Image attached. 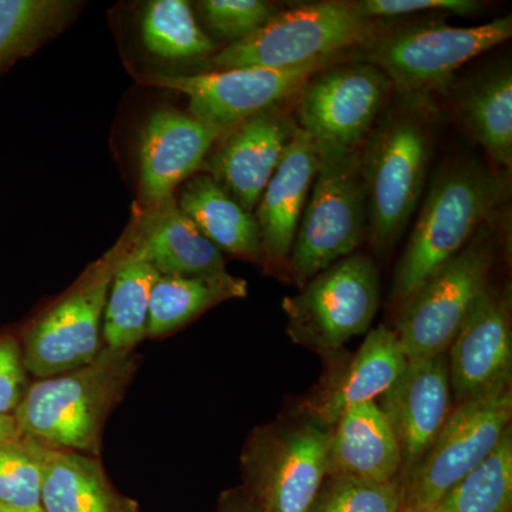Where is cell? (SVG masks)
Segmentation results:
<instances>
[{
  "mask_svg": "<svg viewBox=\"0 0 512 512\" xmlns=\"http://www.w3.org/2000/svg\"><path fill=\"white\" fill-rule=\"evenodd\" d=\"M504 188L493 171L477 163L451 165L437 175L397 265L392 289L397 305L466 247L503 200Z\"/></svg>",
  "mask_w": 512,
  "mask_h": 512,
  "instance_id": "obj_1",
  "label": "cell"
},
{
  "mask_svg": "<svg viewBox=\"0 0 512 512\" xmlns=\"http://www.w3.org/2000/svg\"><path fill=\"white\" fill-rule=\"evenodd\" d=\"M134 366L131 352L104 348L89 365L33 384L13 414L20 433L50 447L96 451Z\"/></svg>",
  "mask_w": 512,
  "mask_h": 512,
  "instance_id": "obj_2",
  "label": "cell"
},
{
  "mask_svg": "<svg viewBox=\"0 0 512 512\" xmlns=\"http://www.w3.org/2000/svg\"><path fill=\"white\" fill-rule=\"evenodd\" d=\"M416 101L390 111L362 150L366 217L372 247L390 251L402 238L423 195L431 138Z\"/></svg>",
  "mask_w": 512,
  "mask_h": 512,
  "instance_id": "obj_3",
  "label": "cell"
},
{
  "mask_svg": "<svg viewBox=\"0 0 512 512\" xmlns=\"http://www.w3.org/2000/svg\"><path fill=\"white\" fill-rule=\"evenodd\" d=\"M356 2L309 3L278 12L251 36L229 43L208 59L215 70L266 67L289 69L342 56L366 45L377 33Z\"/></svg>",
  "mask_w": 512,
  "mask_h": 512,
  "instance_id": "obj_4",
  "label": "cell"
},
{
  "mask_svg": "<svg viewBox=\"0 0 512 512\" xmlns=\"http://www.w3.org/2000/svg\"><path fill=\"white\" fill-rule=\"evenodd\" d=\"M366 224L362 148L319 147L318 173L286 261L296 284L355 254Z\"/></svg>",
  "mask_w": 512,
  "mask_h": 512,
  "instance_id": "obj_5",
  "label": "cell"
},
{
  "mask_svg": "<svg viewBox=\"0 0 512 512\" xmlns=\"http://www.w3.org/2000/svg\"><path fill=\"white\" fill-rule=\"evenodd\" d=\"M332 429L308 416L255 431L242 458V488L261 512L309 511L328 476Z\"/></svg>",
  "mask_w": 512,
  "mask_h": 512,
  "instance_id": "obj_6",
  "label": "cell"
},
{
  "mask_svg": "<svg viewBox=\"0 0 512 512\" xmlns=\"http://www.w3.org/2000/svg\"><path fill=\"white\" fill-rule=\"evenodd\" d=\"M493 237H476L400 306L394 332L407 360L444 355L474 306L488 289L493 268Z\"/></svg>",
  "mask_w": 512,
  "mask_h": 512,
  "instance_id": "obj_7",
  "label": "cell"
},
{
  "mask_svg": "<svg viewBox=\"0 0 512 512\" xmlns=\"http://www.w3.org/2000/svg\"><path fill=\"white\" fill-rule=\"evenodd\" d=\"M511 36V16L470 28L423 22L370 40L360 62L382 70L399 92L419 97L444 89L464 63Z\"/></svg>",
  "mask_w": 512,
  "mask_h": 512,
  "instance_id": "obj_8",
  "label": "cell"
},
{
  "mask_svg": "<svg viewBox=\"0 0 512 512\" xmlns=\"http://www.w3.org/2000/svg\"><path fill=\"white\" fill-rule=\"evenodd\" d=\"M302 286L298 295L282 302L293 342L330 352L369 330L380 292L379 274L369 256H346Z\"/></svg>",
  "mask_w": 512,
  "mask_h": 512,
  "instance_id": "obj_9",
  "label": "cell"
},
{
  "mask_svg": "<svg viewBox=\"0 0 512 512\" xmlns=\"http://www.w3.org/2000/svg\"><path fill=\"white\" fill-rule=\"evenodd\" d=\"M511 384L457 404L420 463L403 481V507L433 508L510 429Z\"/></svg>",
  "mask_w": 512,
  "mask_h": 512,
  "instance_id": "obj_10",
  "label": "cell"
},
{
  "mask_svg": "<svg viewBox=\"0 0 512 512\" xmlns=\"http://www.w3.org/2000/svg\"><path fill=\"white\" fill-rule=\"evenodd\" d=\"M124 254L123 248H114L66 298L33 323L23 353L26 370L33 376L64 375L89 365L99 355L107 295Z\"/></svg>",
  "mask_w": 512,
  "mask_h": 512,
  "instance_id": "obj_11",
  "label": "cell"
},
{
  "mask_svg": "<svg viewBox=\"0 0 512 512\" xmlns=\"http://www.w3.org/2000/svg\"><path fill=\"white\" fill-rule=\"evenodd\" d=\"M393 86L372 64H333L303 86L296 126L319 147L359 150Z\"/></svg>",
  "mask_w": 512,
  "mask_h": 512,
  "instance_id": "obj_12",
  "label": "cell"
},
{
  "mask_svg": "<svg viewBox=\"0 0 512 512\" xmlns=\"http://www.w3.org/2000/svg\"><path fill=\"white\" fill-rule=\"evenodd\" d=\"M340 60L342 56L289 69L242 67L198 74H158L150 82L185 94L190 116L227 131L299 94L312 76Z\"/></svg>",
  "mask_w": 512,
  "mask_h": 512,
  "instance_id": "obj_13",
  "label": "cell"
},
{
  "mask_svg": "<svg viewBox=\"0 0 512 512\" xmlns=\"http://www.w3.org/2000/svg\"><path fill=\"white\" fill-rule=\"evenodd\" d=\"M446 356L457 404L511 384L510 295L487 289L458 330Z\"/></svg>",
  "mask_w": 512,
  "mask_h": 512,
  "instance_id": "obj_14",
  "label": "cell"
},
{
  "mask_svg": "<svg viewBox=\"0 0 512 512\" xmlns=\"http://www.w3.org/2000/svg\"><path fill=\"white\" fill-rule=\"evenodd\" d=\"M377 404L399 444V477L403 483L427 453L451 412L446 353L431 359L409 360Z\"/></svg>",
  "mask_w": 512,
  "mask_h": 512,
  "instance_id": "obj_15",
  "label": "cell"
},
{
  "mask_svg": "<svg viewBox=\"0 0 512 512\" xmlns=\"http://www.w3.org/2000/svg\"><path fill=\"white\" fill-rule=\"evenodd\" d=\"M224 131L174 109L153 111L140 144V195L148 208L173 198L178 185L204 163Z\"/></svg>",
  "mask_w": 512,
  "mask_h": 512,
  "instance_id": "obj_16",
  "label": "cell"
},
{
  "mask_svg": "<svg viewBox=\"0 0 512 512\" xmlns=\"http://www.w3.org/2000/svg\"><path fill=\"white\" fill-rule=\"evenodd\" d=\"M276 109L224 131L210 163L211 177L252 214L298 127Z\"/></svg>",
  "mask_w": 512,
  "mask_h": 512,
  "instance_id": "obj_17",
  "label": "cell"
},
{
  "mask_svg": "<svg viewBox=\"0 0 512 512\" xmlns=\"http://www.w3.org/2000/svg\"><path fill=\"white\" fill-rule=\"evenodd\" d=\"M319 167V147L296 127L269 183L255 208L265 259L288 261L303 208Z\"/></svg>",
  "mask_w": 512,
  "mask_h": 512,
  "instance_id": "obj_18",
  "label": "cell"
},
{
  "mask_svg": "<svg viewBox=\"0 0 512 512\" xmlns=\"http://www.w3.org/2000/svg\"><path fill=\"white\" fill-rule=\"evenodd\" d=\"M400 468L399 444L376 400L349 407L332 429L328 476L389 483Z\"/></svg>",
  "mask_w": 512,
  "mask_h": 512,
  "instance_id": "obj_19",
  "label": "cell"
},
{
  "mask_svg": "<svg viewBox=\"0 0 512 512\" xmlns=\"http://www.w3.org/2000/svg\"><path fill=\"white\" fill-rule=\"evenodd\" d=\"M131 251L164 276H204L227 272L220 249L181 211L165 201L151 210Z\"/></svg>",
  "mask_w": 512,
  "mask_h": 512,
  "instance_id": "obj_20",
  "label": "cell"
},
{
  "mask_svg": "<svg viewBox=\"0 0 512 512\" xmlns=\"http://www.w3.org/2000/svg\"><path fill=\"white\" fill-rule=\"evenodd\" d=\"M407 362L402 343L393 329L379 326L370 330L349 365L319 397L312 416L325 426H335L349 407L382 396Z\"/></svg>",
  "mask_w": 512,
  "mask_h": 512,
  "instance_id": "obj_21",
  "label": "cell"
},
{
  "mask_svg": "<svg viewBox=\"0 0 512 512\" xmlns=\"http://www.w3.org/2000/svg\"><path fill=\"white\" fill-rule=\"evenodd\" d=\"M42 505L45 512H141L111 485L99 461L46 444Z\"/></svg>",
  "mask_w": 512,
  "mask_h": 512,
  "instance_id": "obj_22",
  "label": "cell"
},
{
  "mask_svg": "<svg viewBox=\"0 0 512 512\" xmlns=\"http://www.w3.org/2000/svg\"><path fill=\"white\" fill-rule=\"evenodd\" d=\"M177 204L220 251L254 261L265 259L255 215L235 201L210 174L188 178Z\"/></svg>",
  "mask_w": 512,
  "mask_h": 512,
  "instance_id": "obj_23",
  "label": "cell"
},
{
  "mask_svg": "<svg viewBox=\"0 0 512 512\" xmlns=\"http://www.w3.org/2000/svg\"><path fill=\"white\" fill-rule=\"evenodd\" d=\"M247 293V281L228 272L204 276L160 275L151 291L147 336L168 335L212 306L244 298Z\"/></svg>",
  "mask_w": 512,
  "mask_h": 512,
  "instance_id": "obj_24",
  "label": "cell"
},
{
  "mask_svg": "<svg viewBox=\"0 0 512 512\" xmlns=\"http://www.w3.org/2000/svg\"><path fill=\"white\" fill-rule=\"evenodd\" d=\"M457 110L470 133L500 167L512 164V74L508 67L485 73L457 96Z\"/></svg>",
  "mask_w": 512,
  "mask_h": 512,
  "instance_id": "obj_25",
  "label": "cell"
},
{
  "mask_svg": "<svg viewBox=\"0 0 512 512\" xmlns=\"http://www.w3.org/2000/svg\"><path fill=\"white\" fill-rule=\"evenodd\" d=\"M158 276L153 266L127 248L111 279L104 308L106 348L131 352L146 338L151 291Z\"/></svg>",
  "mask_w": 512,
  "mask_h": 512,
  "instance_id": "obj_26",
  "label": "cell"
},
{
  "mask_svg": "<svg viewBox=\"0 0 512 512\" xmlns=\"http://www.w3.org/2000/svg\"><path fill=\"white\" fill-rule=\"evenodd\" d=\"M79 8L70 0H0V72L60 35Z\"/></svg>",
  "mask_w": 512,
  "mask_h": 512,
  "instance_id": "obj_27",
  "label": "cell"
},
{
  "mask_svg": "<svg viewBox=\"0 0 512 512\" xmlns=\"http://www.w3.org/2000/svg\"><path fill=\"white\" fill-rule=\"evenodd\" d=\"M433 508L436 512H511V427L493 451Z\"/></svg>",
  "mask_w": 512,
  "mask_h": 512,
  "instance_id": "obj_28",
  "label": "cell"
},
{
  "mask_svg": "<svg viewBox=\"0 0 512 512\" xmlns=\"http://www.w3.org/2000/svg\"><path fill=\"white\" fill-rule=\"evenodd\" d=\"M141 39L148 52L165 60L200 59L215 50L184 0L148 2L141 16Z\"/></svg>",
  "mask_w": 512,
  "mask_h": 512,
  "instance_id": "obj_29",
  "label": "cell"
},
{
  "mask_svg": "<svg viewBox=\"0 0 512 512\" xmlns=\"http://www.w3.org/2000/svg\"><path fill=\"white\" fill-rule=\"evenodd\" d=\"M45 444L22 436L0 446V505L45 512L42 505Z\"/></svg>",
  "mask_w": 512,
  "mask_h": 512,
  "instance_id": "obj_30",
  "label": "cell"
},
{
  "mask_svg": "<svg viewBox=\"0 0 512 512\" xmlns=\"http://www.w3.org/2000/svg\"><path fill=\"white\" fill-rule=\"evenodd\" d=\"M403 507L400 477L375 483L355 477L326 476L308 512H399Z\"/></svg>",
  "mask_w": 512,
  "mask_h": 512,
  "instance_id": "obj_31",
  "label": "cell"
},
{
  "mask_svg": "<svg viewBox=\"0 0 512 512\" xmlns=\"http://www.w3.org/2000/svg\"><path fill=\"white\" fill-rule=\"evenodd\" d=\"M198 10L211 32L231 43L251 36L279 12L264 0H202Z\"/></svg>",
  "mask_w": 512,
  "mask_h": 512,
  "instance_id": "obj_32",
  "label": "cell"
},
{
  "mask_svg": "<svg viewBox=\"0 0 512 512\" xmlns=\"http://www.w3.org/2000/svg\"><path fill=\"white\" fill-rule=\"evenodd\" d=\"M362 15L370 20L399 18L419 12H448L454 15H471L481 8L471 0H360L356 2Z\"/></svg>",
  "mask_w": 512,
  "mask_h": 512,
  "instance_id": "obj_33",
  "label": "cell"
},
{
  "mask_svg": "<svg viewBox=\"0 0 512 512\" xmlns=\"http://www.w3.org/2000/svg\"><path fill=\"white\" fill-rule=\"evenodd\" d=\"M26 367L18 342L0 339V414L16 412L26 394Z\"/></svg>",
  "mask_w": 512,
  "mask_h": 512,
  "instance_id": "obj_34",
  "label": "cell"
},
{
  "mask_svg": "<svg viewBox=\"0 0 512 512\" xmlns=\"http://www.w3.org/2000/svg\"><path fill=\"white\" fill-rule=\"evenodd\" d=\"M215 512H261L244 488H235L221 495Z\"/></svg>",
  "mask_w": 512,
  "mask_h": 512,
  "instance_id": "obj_35",
  "label": "cell"
},
{
  "mask_svg": "<svg viewBox=\"0 0 512 512\" xmlns=\"http://www.w3.org/2000/svg\"><path fill=\"white\" fill-rule=\"evenodd\" d=\"M22 437L13 414H0V446Z\"/></svg>",
  "mask_w": 512,
  "mask_h": 512,
  "instance_id": "obj_36",
  "label": "cell"
},
{
  "mask_svg": "<svg viewBox=\"0 0 512 512\" xmlns=\"http://www.w3.org/2000/svg\"><path fill=\"white\" fill-rule=\"evenodd\" d=\"M399 512H436V510L434 508H423V510H420V508L402 507V510Z\"/></svg>",
  "mask_w": 512,
  "mask_h": 512,
  "instance_id": "obj_37",
  "label": "cell"
},
{
  "mask_svg": "<svg viewBox=\"0 0 512 512\" xmlns=\"http://www.w3.org/2000/svg\"><path fill=\"white\" fill-rule=\"evenodd\" d=\"M0 512H25V511L12 510V508L3 507V505H0Z\"/></svg>",
  "mask_w": 512,
  "mask_h": 512,
  "instance_id": "obj_38",
  "label": "cell"
}]
</instances>
